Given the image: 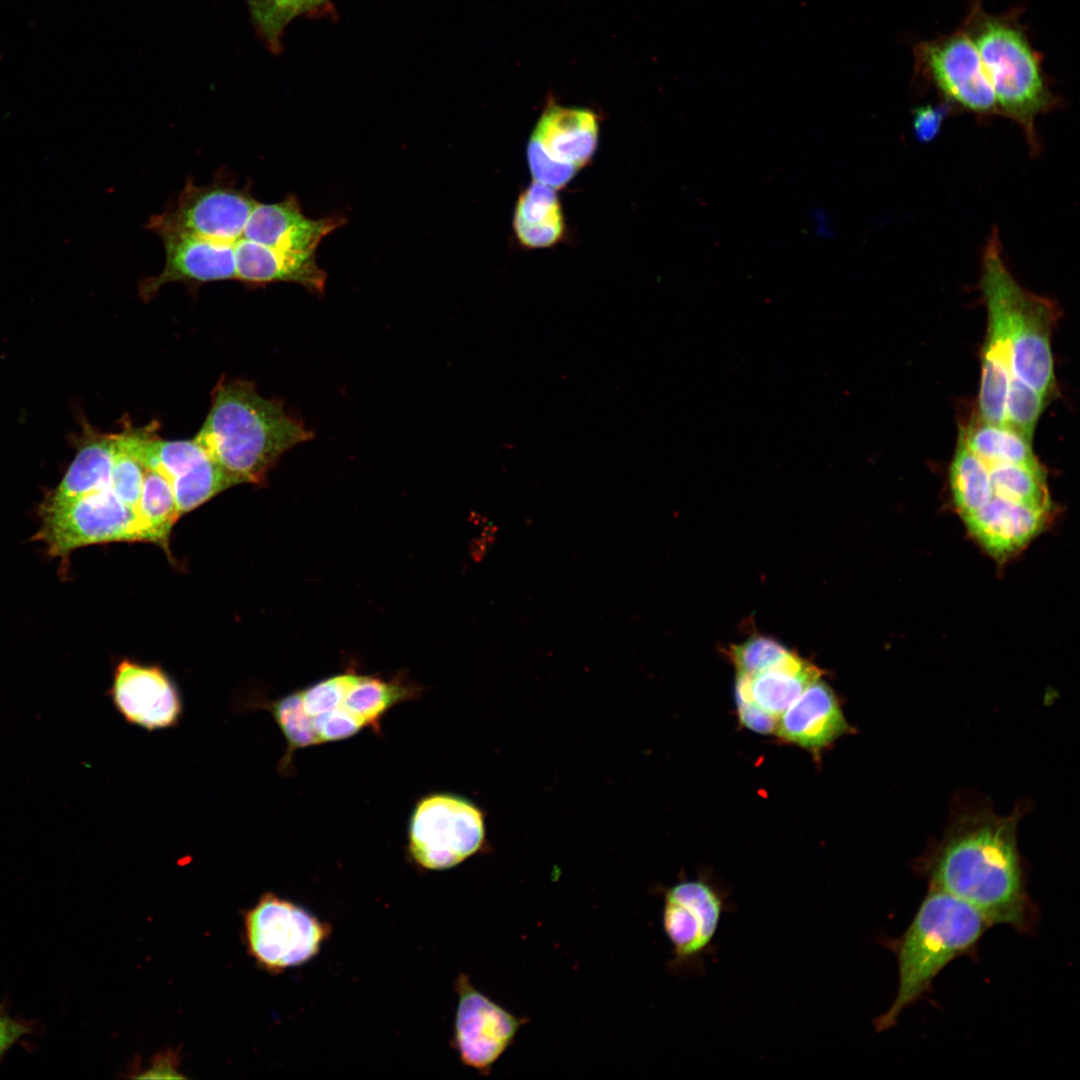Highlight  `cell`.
<instances>
[{
	"label": "cell",
	"mask_w": 1080,
	"mask_h": 1080,
	"mask_svg": "<svg viewBox=\"0 0 1080 1080\" xmlns=\"http://www.w3.org/2000/svg\"><path fill=\"white\" fill-rule=\"evenodd\" d=\"M1023 807L1009 815L990 808L960 811L943 837L915 863L928 888L973 907L990 926L1007 925L1032 934L1039 913L1027 888L1017 844Z\"/></svg>",
	"instance_id": "6da1fadb"
},
{
	"label": "cell",
	"mask_w": 1080,
	"mask_h": 1080,
	"mask_svg": "<svg viewBox=\"0 0 1080 1080\" xmlns=\"http://www.w3.org/2000/svg\"><path fill=\"white\" fill-rule=\"evenodd\" d=\"M313 432L244 380L222 379L195 439L235 484H258L280 456Z\"/></svg>",
	"instance_id": "7a4b0ae2"
},
{
	"label": "cell",
	"mask_w": 1080,
	"mask_h": 1080,
	"mask_svg": "<svg viewBox=\"0 0 1080 1080\" xmlns=\"http://www.w3.org/2000/svg\"><path fill=\"white\" fill-rule=\"evenodd\" d=\"M990 927L967 903L929 888L905 932L898 938L881 940L895 954L899 980L893 1003L873 1020L875 1031L894 1027L900 1014L930 991L935 978L950 962L975 954Z\"/></svg>",
	"instance_id": "3957f363"
},
{
	"label": "cell",
	"mask_w": 1080,
	"mask_h": 1080,
	"mask_svg": "<svg viewBox=\"0 0 1080 1080\" xmlns=\"http://www.w3.org/2000/svg\"><path fill=\"white\" fill-rule=\"evenodd\" d=\"M974 42L993 88L999 115L1019 125L1032 154L1040 151L1038 116L1058 105L1041 56L1015 15H991L975 0L962 27Z\"/></svg>",
	"instance_id": "277c9868"
},
{
	"label": "cell",
	"mask_w": 1080,
	"mask_h": 1080,
	"mask_svg": "<svg viewBox=\"0 0 1080 1080\" xmlns=\"http://www.w3.org/2000/svg\"><path fill=\"white\" fill-rule=\"evenodd\" d=\"M656 892L663 901L662 928L672 946L668 969L674 974L702 973L720 920L731 909L728 889L702 874L658 886Z\"/></svg>",
	"instance_id": "5b68a950"
},
{
	"label": "cell",
	"mask_w": 1080,
	"mask_h": 1080,
	"mask_svg": "<svg viewBox=\"0 0 1080 1080\" xmlns=\"http://www.w3.org/2000/svg\"><path fill=\"white\" fill-rule=\"evenodd\" d=\"M36 538L54 556L91 544L144 541L148 537L136 509L125 504L110 487L64 501L45 500Z\"/></svg>",
	"instance_id": "8992f818"
},
{
	"label": "cell",
	"mask_w": 1080,
	"mask_h": 1080,
	"mask_svg": "<svg viewBox=\"0 0 1080 1080\" xmlns=\"http://www.w3.org/2000/svg\"><path fill=\"white\" fill-rule=\"evenodd\" d=\"M485 844L484 815L471 800L452 793L421 798L411 814L408 854L426 870L455 867Z\"/></svg>",
	"instance_id": "52a82bcc"
},
{
	"label": "cell",
	"mask_w": 1080,
	"mask_h": 1080,
	"mask_svg": "<svg viewBox=\"0 0 1080 1080\" xmlns=\"http://www.w3.org/2000/svg\"><path fill=\"white\" fill-rule=\"evenodd\" d=\"M243 924L249 954L275 973L313 959L332 932L329 923L273 893L245 913Z\"/></svg>",
	"instance_id": "ba28073f"
},
{
	"label": "cell",
	"mask_w": 1080,
	"mask_h": 1080,
	"mask_svg": "<svg viewBox=\"0 0 1080 1080\" xmlns=\"http://www.w3.org/2000/svg\"><path fill=\"white\" fill-rule=\"evenodd\" d=\"M997 273L1006 308L1012 375L1047 399L1055 389L1051 334L1057 307L1022 287L1003 257Z\"/></svg>",
	"instance_id": "9c48e42d"
},
{
	"label": "cell",
	"mask_w": 1080,
	"mask_h": 1080,
	"mask_svg": "<svg viewBox=\"0 0 1080 1080\" xmlns=\"http://www.w3.org/2000/svg\"><path fill=\"white\" fill-rule=\"evenodd\" d=\"M256 201L250 187H238L224 173L209 185L188 178L175 202L150 218L147 228L159 234L177 232L235 244Z\"/></svg>",
	"instance_id": "30bf717a"
},
{
	"label": "cell",
	"mask_w": 1080,
	"mask_h": 1080,
	"mask_svg": "<svg viewBox=\"0 0 1080 1080\" xmlns=\"http://www.w3.org/2000/svg\"><path fill=\"white\" fill-rule=\"evenodd\" d=\"M914 55L922 75L941 92L946 102L979 117L999 115L978 50L962 27L920 42L914 48Z\"/></svg>",
	"instance_id": "8fae6325"
},
{
	"label": "cell",
	"mask_w": 1080,
	"mask_h": 1080,
	"mask_svg": "<svg viewBox=\"0 0 1080 1080\" xmlns=\"http://www.w3.org/2000/svg\"><path fill=\"white\" fill-rule=\"evenodd\" d=\"M453 1045L463 1065L488 1076L529 1019L517 1017L477 990L465 974L455 981Z\"/></svg>",
	"instance_id": "7c38bea8"
},
{
	"label": "cell",
	"mask_w": 1080,
	"mask_h": 1080,
	"mask_svg": "<svg viewBox=\"0 0 1080 1080\" xmlns=\"http://www.w3.org/2000/svg\"><path fill=\"white\" fill-rule=\"evenodd\" d=\"M1002 252L997 239L987 240L980 277L988 325L982 351L978 417L997 425H1004L1005 401L1012 376L1006 308L997 273Z\"/></svg>",
	"instance_id": "4fadbf2b"
},
{
	"label": "cell",
	"mask_w": 1080,
	"mask_h": 1080,
	"mask_svg": "<svg viewBox=\"0 0 1080 1080\" xmlns=\"http://www.w3.org/2000/svg\"><path fill=\"white\" fill-rule=\"evenodd\" d=\"M109 696L126 723L147 732L176 728L183 718L180 690L159 665L121 660Z\"/></svg>",
	"instance_id": "5bb4252c"
},
{
	"label": "cell",
	"mask_w": 1080,
	"mask_h": 1080,
	"mask_svg": "<svg viewBox=\"0 0 1080 1080\" xmlns=\"http://www.w3.org/2000/svg\"><path fill=\"white\" fill-rule=\"evenodd\" d=\"M158 235L165 249V265L159 275L141 281L139 294L144 300L171 282L200 285L237 278L235 244L177 232Z\"/></svg>",
	"instance_id": "9a60e30c"
},
{
	"label": "cell",
	"mask_w": 1080,
	"mask_h": 1080,
	"mask_svg": "<svg viewBox=\"0 0 1080 1080\" xmlns=\"http://www.w3.org/2000/svg\"><path fill=\"white\" fill-rule=\"evenodd\" d=\"M344 223L345 218L338 215L308 218L297 197L290 194L277 203L257 202L242 238L282 251L315 253L322 239Z\"/></svg>",
	"instance_id": "2e32d148"
},
{
	"label": "cell",
	"mask_w": 1080,
	"mask_h": 1080,
	"mask_svg": "<svg viewBox=\"0 0 1080 1080\" xmlns=\"http://www.w3.org/2000/svg\"><path fill=\"white\" fill-rule=\"evenodd\" d=\"M851 731L836 694L819 678L779 715L775 733L817 754Z\"/></svg>",
	"instance_id": "e0dca14e"
},
{
	"label": "cell",
	"mask_w": 1080,
	"mask_h": 1080,
	"mask_svg": "<svg viewBox=\"0 0 1080 1080\" xmlns=\"http://www.w3.org/2000/svg\"><path fill=\"white\" fill-rule=\"evenodd\" d=\"M598 136L599 117L594 111L563 106L550 99L531 138L556 161L580 169L592 159Z\"/></svg>",
	"instance_id": "ac0fdd59"
},
{
	"label": "cell",
	"mask_w": 1080,
	"mask_h": 1080,
	"mask_svg": "<svg viewBox=\"0 0 1080 1080\" xmlns=\"http://www.w3.org/2000/svg\"><path fill=\"white\" fill-rule=\"evenodd\" d=\"M234 247L237 280L253 286L292 282L323 293L326 273L318 266L315 253L282 251L244 238Z\"/></svg>",
	"instance_id": "d6986e66"
},
{
	"label": "cell",
	"mask_w": 1080,
	"mask_h": 1080,
	"mask_svg": "<svg viewBox=\"0 0 1080 1080\" xmlns=\"http://www.w3.org/2000/svg\"><path fill=\"white\" fill-rule=\"evenodd\" d=\"M512 225L517 240L526 248L557 244L564 235L565 223L555 189L534 181L519 195Z\"/></svg>",
	"instance_id": "ffe728a7"
},
{
	"label": "cell",
	"mask_w": 1080,
	"mask_h": 1080,
	"mask_svg": "<svg viewBox=\"0 0 1080 1080\" xmlns=\"http://www.w3.org/2000/svg\"><path fill=\"white\" fill-rule=\"evenodd\" d=\"M822 671L789 651L773 665L749 676L752 700L766 712L779 717Z\"/></svg>",
	"instance_id": "44dd1931"
},
{
	"label": "cell",
	"mask_w": 1080,
	"mask_h": 1080,
	"mask_svg": "<svg viewBox=\"0 0 1080 1080\" xmlns=\"http://www.w3.org/2000/svg\"><path fill=\"white\" fill-rule=\"evenodd\" d=\"M114 444L115 434L88 433L64 478L46 500L64 502L110 487Z\"/></svg>",
	"instance_id": "7402d4cb"
},
{
	"label": "cell",
	"mask_w": 1080,
	"mask_h": 1080,
	"mask_svg": "<svg viewBox=\"0 0 1080 1080\" xmlns=\"http://www.w3.org/2000/svg\"><path fill=\"white\" fill-rule=\"evenodd\" d=\"M963 443L985 464L1039 465L1031 441L1004 425L973 418L959 433Z\"/></svg>",
	"instance_id": "603a6c76"
},
{
	"label": "cell",
	"mask_w": 1080,
	"mask_h": 1080,
	"mask_svg": "<svg viewBox=\"0 0 1080 1080\" xmlns=\"http://www.w3.org/2000/svg\"><path fill=\"white\" fill-rule=\"evenodd\" d=\"M135 509L148 542L158 544L167 551L170 532L180 517L171 483L157 471L145 469Z\"/></svg>",
	"instance_id": "cb8c5ba5"
},
{
	"label": "cell",
	"mask_w": 1080,
	"mask_h": 1080,
	"mask_svg": "<svg viewBox=\"0 0 1080 1080\" xmlns=\"http://www.w3.org/2000/svg\"><path fill=\"white\" fill-rule=\"evenodd\" d=\"M170 483L180 516L236 485L208 453Z\"/></svg>",
	"instance_id": "d4e9b609"
},
{
	"label": "cell",
	"mask_w": 1080,
	"mask_h": 1080,
	"mask_svg": "<svg viewBox=\"0 0 1080 1080\" xmlns=\"http://www.w3.org/2000/svg\"><path fill=\"white\" fill-rule=\"evenodd\" d=\"M327 0H247L252 20L273 52H280L287 25Z\"/></svg>",
	"instance_id": "484cf974"
},
{
	"label": "cell",
	"mask_w": 1080,
	"mask_h": 1080,
	"mask_svg": "<svg viewBox=\"0 0 1080 1080\" xmlns=\"http://www.w3.org/2000/svg\"><path fill=\"white\" fill-rule=\"evenodd\" d=\"M1046 398L1031 386L1011 376L1006 401L1004 426L1031 441Z\"/></svg>",
	"instance_id": "4316f807"
},
{
	"label": "cell",
	"mask_w": 1080,
	"mask_h": 1080,
	"mask_svg": "<svg viewBox=\"0 0 1080 1080\" xmlns=\"http://www.w3.org/2000/svg\"><path fill=\"white\" fill-rule=\"evenodd\" d=\"M145 468L130 450L123 432L115 434L110 486L127 505L136 508Z\"/></svg>",
	"instance_id": "83f0119b"
},
{
	"label": "cell",
	"mask_w": 1080,
	"mask_h": 1080,
	"mask_svg": "<svg viewBox=\"0 0 1080 1080\" xmlns=\"http://www.w3.org/2000/svg\"><path fill=\"white\" fill-rule=\"evenodd\" d=\"M789 650L768 636H754L729 649V658L738 675L752 676L773 665Z\"/></svg>",
	"instance_id": "f1b7e54d"
},
{
	"label": "cell",
	"mask_w": 1080,
	"mask_h": 1080,
	"mask_svg": "<svg viewBox=\"0 0 1080 1080\" xmlns=\"http://www.w3.org/2000/svg\"><path fill=\"white\" fill-rule=\"evenodd\" d=\"M527 159L534 181L554 189L566 186L578 171L573 165L553 159L531 137L527 146Z\"/></svg>",
	"instance_id": "f546056e"
},
{
	"label": "cell",
	"mask_w": 1080,
	"mask_h": 1080,
	"mask_svg": "<svg viewBox=\"0 0 1080 1080\" xmlns=\"http://www.w3.org/2000/svg\"><path fill=\"white\" fill-rule=\"evenodd\" d=\"M951 106L945 101L937 106L928 104L914 110L913 128L919 141H931L938 134Z\"/></svg>",
	"instance_id": "4dcf8cb0"
},
{
	"label": "cell",
	"mask_w": 1080,
	"mask_h": 1080,
	"mask_svg": "<svg viewBox=\"0 0 1080 1080\" xmlns=\"http://www.w3.org/2000/svg\"><path fill=\"white\" fill-rule=\"evenodd\" d=\"M737 713L743 727L761 734L776 731L778 717L766 712L754 701H736Z\"/></svg>",
	"instance_id": "1f68e13d"
},
{
	"label": "cell",
	"mask_w": 1080,
	"mask_h": 1080,
	"mask_svg": "<svg viewBox=\"0 0 1080 1080\" xmlns=\"http://www.w3.org/2000/svg\"><path fill=\"white\" fill-rule=\"evenodd\" d=\"M807 219L812 233L817 239L831 240L835 227L831 213L824 207L815 206L808 210Z\"/></svg>",
	"instance_id": "d6a6232c"
},
{
	"label": "cell",
	"mask_w": 1080,
	"mask_h": 1080,
	"mask_svg": "<svg viewBox=\"0 0 1080 1080\" xmlns=\"http://www.w3.org/2000/svg\"><path fill=\"white\" fill-rule=\"evenodd\" d=\"M28 1032L27 1027L0 1010V1056Z\"/></svg>",
	"instance_id": "836d02e7"
},
{
	"label": "cell",
	"mask_w": 1080,
	"mask_h": 1080,
	"mask_svg": "<svg viewBox=\"0 0 1080 1080\" xmlns=\"http://www.w3.org/2000/svg\"><path fill=\"white\" fill-rule=\"evenodd\" d=\"M268 701L269 700L261 701V702H255V703H252L251 705L254 706L255 708L266 710V704H267ZM292 760H293V756L288 757L284 753V755L282 756V758L280 759L279 764H278V770H279V772L281 774L289 775L290 771H294V768H293V765H292Z\"/></svg>",
	"instance_id": "e575fe53"
}]
</instances>
